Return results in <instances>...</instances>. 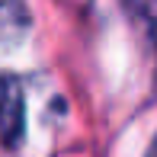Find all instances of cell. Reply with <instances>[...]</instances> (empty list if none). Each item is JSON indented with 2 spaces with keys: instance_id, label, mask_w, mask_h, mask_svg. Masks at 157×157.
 I'll use <instances>...</instances> for the list:
<instances>
[{
  "instance_id": "1",
  "label": "cell",
  "mask_w": 157,
  "mask_h": 157,
  "mask_svg": "<svg viewBox=\"0 0 157 157\" xmlns=\"http://www.w3.org/2000/svg\"><path fill=\"white\" fill-rule=\"evenodd\" d=\"M23 132V93H19V83L13 77H6L0 83V135L6 141H19Z\"/></svg>"
},
{
  "instance_id": "3",
  "label": "cell",
  "mask_w": 157,
  "mask_h": 157,
  "mask_svg": "<svg viewBox=\"0 0 157 157\" xmlns=\"http://www.w3.org/2000/svg\"><path fill=\"white\" fill-rule=\"evenodd\" d=\"M151 157H157V144H154V151H151Z\"/></svg>"
},
{
  "instance_id": "2",
  "label": "cell",
  "mask_w": 157,
  "mask_h": 157,
  "mask_svg": "<svg viewBox=\"0 0 157 157\" xmlns=\"http://www.w3.org/2000/svg\"><path fill=\"white\" fill-rule=\"evenodd\" d=\"M132 16L141 23V29L151 35V42L157 45V0H125Z\"/></svg>"
}]
</instances>
